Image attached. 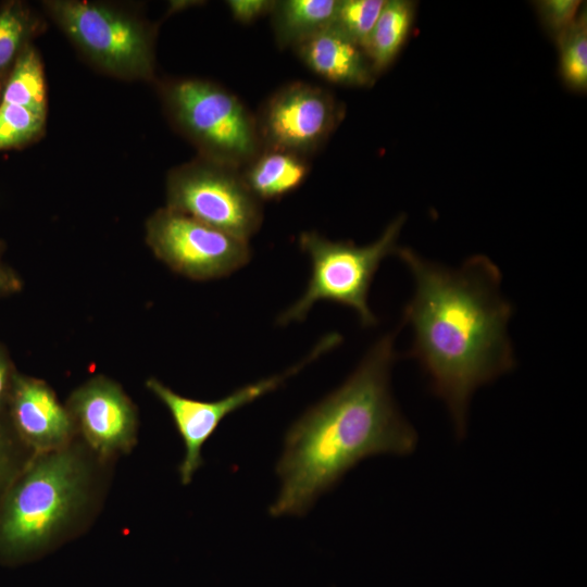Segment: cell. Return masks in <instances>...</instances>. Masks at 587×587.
<instances>
[{"label":"cell","instance_id":"obj_1","mask_svg":"<svg viewBox=\"0 0 587 587\" xmlns=\"http://www.w3.org/2000/svg\"><path fill=\"white\" fill-rule=\"evenodd\" d=\"M396 254L412 274L414 291L403 311L417 360L432 390L447 405L463 437L474 391L515 365L508 335L512 304L500 290L501 273L485 255L457 268L424 259L410 248Z\"/></svg>","mask_w":587,"mask_h":587},{"label":"cell","instance_id":"obj_2","mask_svg":"<svg viewBox=\"0 0 587 587\" xmlns=\"http://www.w3.org/2000/svg\"><path fill=\"white\" fill-rule=\"evenodd\" d=\"M395 334L379 338L336 390L288 429L276 465L282 487L273 516L303 515L360 461L376 454L405 455L417 434L390 392Z\"/></svg>","mask_w":587,"mask_h":587},{"label":"cell","instance_id":"obj_3","mask_svg":"<svg viewBox=\"0 0 587 587\" xmlns=\"http://www.w3.org/2000/svg\"><path fill=\"white\" fill-rule=\"evenodd\" d=\"M87 479L83 458L68 446L27 460L0 498V563L45 549L82 508Z\"/></svg>","mask_w":587,"mask_h":587},{"label":"cell","instance_id":"obj_4","mask_svg":"<svg viewBox=\"0 0 587 587\" xmlns=\"http://www.w3.org/2000/svg\"><path fill=\"white\" fill-rule=\"evenodd\" d=\"M405 215L392 220L372 243L333 241L319 233L303 232L298 242L311 261V276L304 294L277 319L280 326L304 320L319 301H330L352 309L363 327L376 325L367 303L370 287L382 261L396 253Z\"/></svg>","mask_w":587,"mask_h":587},{"label":"cell","instance_id":"obj_5","mask_svg":"<svg viewBox=\"0 0 587 587\" xmlns=\"http://www.w3.org/2000/svg\"><path fill=\"white\" fill-rule=\"evenodd\" d=\"M170 112L205 159L242 170L262 150L257 117L232 91L201 79L166 90Z\"/></svg>","mask_w":587,"mask_h":587},{"label":"cell","instance_id":"obj_6","mask_svg":"<svg viewBox=\"0 0 587 587\" xmlns=\"http://www.w3.org/2000/svg\"><path fill=\"white\" fill-rule=\"evenodd\" d=\"M167 208L249 241L259 230L261 201L240 168L203 158L174 171L167 184Z\"/></svg>","mask_w":587,"mask_h":587},{"label":"cell","instance_id":"obj_7","mask_svg":"<svg viewBox=\"0 0 587 587\" xmlns=\"http://www.w3.org/2000/svg\"><path fill=\"white\" fill-rule=\"evenodd\" d=\"M147 242L171 270L195 280L228 276L252 255L249 241L168 208L148 221Z\"/></svg>","mask_w":587,"mask_h":587},{"label":"cell","instance_id":"obj_8","mask_svg":"<svg viewBox=\"0 0 587 587\" xmlns=\"http://www.w3.org/2000/svg\"><path fill=\"white\" fill-rule=\"evenodd\" d=\"M340 341L339 334L330 333L324 336L302 361L285 372L248 384L215 401L183 397L157 378H149L146 383L147 388L167 408L185 445V455L179 465L182 483L187 485L191 482L193 474L203 463L202 446L227 415L275 390L286 379L334 349Z\"/></svg>","mask_w":587,"mask_h":587},{"label":"cell","instance_id":"obj_9","mask_svg":"<svg viewBox=\"0 0 587 587\" xmlns=\"http://www.w3.org/2000/svg\"><path fill=\"white\" fill-rule=\"evenodd\" d=\"M49 8L64 32L103 67L125 75L150 73V39L140 23L85 1H53Z\"/></svg>","mask_w":587,"mask_h":587},{"label":"cell","instance_id":"obj_10","mask_svg":"<svg viewBox=\"0 0 587 587\" xmlns=\"http://www.w3.org/2000/svg\"><path fill=\"white\" fill-rule=\"evenodd\" d=\"M344 112L328 90L305 82L287 84L268 98L257 117L262 148L307 158L326 142Z\"/></svg>","mask_w":587,"mask_h":587},{"label":"cell","instance_id":"obj_11","mask_svg":"<svg viewBox=\"0 0 587 587\" xmlns=\"http://www.w3.org/2000/svg\"><path fill=\"white\" fill-rule=\"evenodd\" d=\"M67 410L76 430L101 457L129 451L136 442V408L115 382L96 376L71 395Z\"/></svg>","mask_w":587,"mask_h":587},{"label":"cell","instance_id":"obj_12","mask_svg":"<svg viewBox=\"0 0 587 587\" xmlns=\"http://www.w3.org/2000/svg\"><path fill=\"white\" fill-rule=\"evenodd\" d=\"M7 416L20 441L35 453L67 447L76 432L67 408L48 384L21 374L15 376Z\"/></svg>","mask_w":587,"mask_h":587},{"label":"cell","instance_id":"obj_13","mask_svg":"<svg viewBox=\"0 0 587 587\" xmlns=\"http://www.w3.org/2000/svg\"><path fill=\"white\" fill-rule=\"evenodd\" d=\"M294 49L310 71L333 84L366 87L375 80V73L362 48L332 27Z\"/></svg>","mask_w":587,"mask_h":587},{"label":"cell","instance_id":"obj_14","mask_svg":"<svg viewBox=\"0 0 587 587\" xmlns=\"http://www.w3.org/2000/svg\"><path fill=\"white\" fill-rule=\"evenodd\" d=\"M310 171L307 158L278 149L262 148L241 172L260 200H276L302 185Z\"/></svg>","mask_w":587,"mask_h":587},{"label":"cell","instance_id":"obj_15","mask_svg":"<svg viewBox=\"0 0 587 587\" xmlns=\"http://www.w3.org/2000/svg\"><path fill=\"white\" fill-rule=\"evenodd\" d=\"M339 0H280L271 12L275 41L295 48L330 26Z\"/></svg>","mask_w":587,"mask_h":587},{"label":"cell","instance_id":"obj_16","mask_svg":"<svg viewBox=\"0 0 587 587\" xmlns=\"http://www.w3.org/2000/svg\"><path fill=\"white\" fill-rule=\"evenodd\" d=\"M415 16V2L386 0L362 47L373 72L379 74L395 61L408 40Z\"/></svg>","mask_w":587,"mask_h":587},{"label":"cell","instance_id":"obj_17","mask_svg":"<svg viewBox=\"0 0 587 587\" xmlns=\"http://www.w3.org/2000/svg\"><path fill=\"white\" fill-rule=\"evenodd\" d=\"M0 102L46 113L43 71L34 49L26 47L17 55L2 90Z\"/></svg>","mask_w":587,"mask_h":587},{"label":"cell","instance_id":"obj_18","mask_svg":"<svg viewBox=\"0 0 587 587\" xmlns=\"http://www.w3.org/2000/svg\"><path fill=\"white\" fill-rule=\"evenodd\" d=\"M560 52V74L573 90L587 88V16L580 11L577 18L557 38Z\"/></svg>","mask_w":587,"mask_h":587},{"label":"cell","instance_id":"obj_19","mask_svg":"<svg viewBox=\"0 0 587 587\" xmlns=\"http://www.w3.org/2000/svg\"><path fill=\"white\" fill-rule=\"evenodd\" d=\"M386 0H339L329 27L363 47Z\"/></svg>","mask_w":587,"mask_h":587},{"label":"cell","instance_id":"obj_20","mask_svg":"<svg viewBox=\"0 0 587 587\" xmlns=\"http://www.w3.org/2000/svg\"><path fill=\"white\" fill-rule=\"evenodd\" d=\"M46 113L0 102V149L21 146L43 128Z\"/></svg>","mask_w":587,"mask_h":587},{"label":"cell","instance_id":"obj_21","mask_svg":"<svg viewBox=\"0 0 587 587\" xmlns=\"http://www.w3.org/2000/svg\"><path fill=\"white\" fill-rule=\"evenodd\" d=\"M28 30V15L20 3L0 10V74L15 62Z\"/></svg>","mask_w":587,"mask_h":587},{"label":"cell","instance_id":"obj_22","mask_svg":"<svg viewBox=\"0 0 587 587\" xmlns=\"http://www.w3.org/2000/svg\"><path fill=\"white\" fill-rule=\"evenodd\" d=\"M25 449L13 432L7 413L0 414V498L27 462L24 461Z\"/></svg>","mask_w":587,"mask_h":587},{"label":"cell","instance_id":"obj_23","mask_svg":"<svg viewBox=\"0 0 587 587\" xmlns=\"http://www.w3.org/2000/svg\"><path fill=\"white\" fill-rule=\"evenodd\" d=\"M582 3L577 0H545L535 5L545 28L557 38L577 18Z\"/></svg>","mask_w":587,"mask_h":587},{"label":"cell","instance_id":"obj_24","mask_svg":"<svg viewBox=\"0 0 587 587\" xmlns=\"http://www.w3.org/2000/svg\"><path fill=\"white\" fill-rule=\"evenodd\" d=\"M226 3L234 20L241 24H250L266 14H271L275 1L229 0Z\"/></svg>","mask_w":587,"mask_h":587},{"label":"cell","instance_id":"obj_25","mask_svg":"<svg viewBox=\"0 0 587 587\" xmlns=\"http://www.w3.org/2000/svg\"><path fill=\"white\" fill-rule=\"evenodd\" d=\"M16 374L8 353L0 345V414L7 413Z\"/></svg>","mask_w":587,"mask_h":587},{"label":"cell","instance_id":"obj_26","mask_svg":"<svg viewBox=\"0 0 587 587\" xmlns=\"http://www.w3.org/2000/svg\"><path fill=\"white\" fill-rule=\"evenodd\" d=\"M21 286L22 283L18 276L0 262V295L17 291Z\"/></svg>","mask_w":587,"mask_h":587},{"label":"cell","instance_id":"obj_27","mask_svg":"<svg viewBox=\"0 0 587 587\" xmlns=\"http://www.w3.org/2000/svg\"><path fill=\"white\" fill-rule=\"evenodd\" d=\"M0 100H1V92H0Z\"/></svg>","mask_w":587,"mask_h":587}]
</instances>
